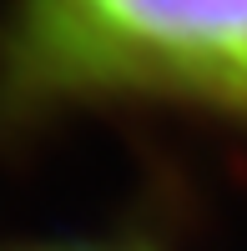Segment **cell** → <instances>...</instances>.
Wrapping results in <instances>:
<instances>
[{"instance_id": "6da1fadb", "label": "cell", "mask_w": 247, "mask_h": 251, "mask_svg": "<svg viewBox=\"0 0 247 251\" xmlns=\"http://www.w3.org/2000/svg\"><path fill=\"white\" fill-rule=\"evenodd\" d=\"M10 91L247 111V0H20Z\"/></svg>"}]
</instances>
